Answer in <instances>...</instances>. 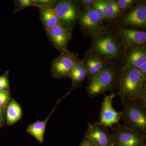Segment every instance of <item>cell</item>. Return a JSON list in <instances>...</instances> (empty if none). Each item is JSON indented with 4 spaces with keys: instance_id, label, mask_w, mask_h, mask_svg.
<instances>
[{
    "instance_id": "obj_1",
    "label": "cell",
    "mask_w": 146,
    "mask_h": 146,
    "mask_svg": "<svg viewBox=\"0 0 146 146\" xmlns=\"http://www.w3.org/2000/svg\"><path fill=\"white\" fill-rule=\"evenodd\" d=\"M146 77L138 69L122 68L117 84L123 101L139 102L146 106Z\"/></svg>"
},
{
    "instance_id": "obj_2",
    "label": "cell",
    "mask_w": 146,
    "mask_h": 146,
    "mask_svg": "<svg viewBox=\"0 0 146 146\" xmlns=\"http://www.w3.org/2000/svg\"><path fill=\"white\" fill-rule=\"evenodd\" d=\"M91 38V47L85 56L99 58L109 64L123 56V49L116 34L105 28Z\"/></svg>"
},
{
    "instance_id": "obj_3",
    "label": "cell",
    "mask_w": 146,
    "mask_h": 146,
    "mask_svg": "<svg viewBox=\"0 0 146 146\" xmlns=\"http://www.w3.org/2000/svg\"><path fill=\"white\" fill-rule=\"evenodd\" d=\"M119 74L112 64L89 79L86 93L89 98H94L106 91H110L117 84Z\"/></svg>"
},
{
    "instance_id": "obj_4",
    "label": "cell",
    "mask_w": 146,
    "mask_h": 146,
    "mask_svg": "<svg viewBox=\"0 0 146 146\" xmlns=\"http://www.w3.org/2000/svg\"><path fill=\"white\" fill-rule=\"evenodd\" d=\"M121 112L125 125L145 135L146 131L145 106L139 102L123 101Z\"/></svg>"
},
{
    "instance_id": "obj_5",
    "label": "cell",
    "mask_w": 146,
    "mask_h": 146,
    "mask_svg": "<svg viewBox=\"0 0 146 146\" xmlns=\"http://www.w3.org/2000/svg\"><path fill=\"white\" fill-rule=\"evenodd\" d=\"M53 8L60 26L72 32L75 24L78 21L80 11L76 1H56Z\"/></svg>"
},
{
    "instance_id": "obj_6",
    "label": "cell",
    "mask_w": 146,
    "mask_h": 146,
    "mask_svg": "<svg viewBox=\"0 0 146 146\" xmlns=\"http://www.w3.org/2000/svg\"><path fill=\"white\" fill-rule=\"evenodd\" d=\"M111 134L114 146H145V135L127 126L117 125Z\"/></svg>"
},
{
    "instance_id": "obj_7",
    "label": "cell",
    "mask_w": 146,
    "mask_h": 146,
    "mask_svg": "<svg viewBox=\"0 0 146 146\" xmlns=\"http://www.w3.org/2000/svg\"><path fill=\"white\" fill-rule=\"evenodd\" d=\"M78 21L84 36L92 37L105 29L93 8V6L80 10Z\"/></svg>"
},
{
    "instance_id": "obj_8",
    "label": "cell",
    "mask_w": 146,
    "mask_h": 146,
    "mask_svg": "<svg viewBox=\"0 0 146 146\" xmlns=\"http://www.w3.org/2000/svg\"><path fill=\"white\" fill-rule=\"evenodd\" d=\"M78 54L70 50L60 53L58 57L52 60L51 72L55 78L69 77L74 66L78 58Z\"/></svg>"
},
{
    "instance_id": "obj_9",
    "label": "cell",
    "mask_w": 146,
    "mask_h": 146,
    "mask_svg": "<svg viewBox=\"0 0 146 146\" xmlns=\"http://www.w3.org/2000/svg\"><path fill=\"white\" fill-rule=\"evenodd\" d=\"M116 34L123 49L134 46H146V32L136 29L119 27Z\"/></svg>"
},
{
    "instance_id": "obj_10",
    "label": "cell",
    "mask_w": 146,
    "mask_h": 146,
    "mask_svg": "<svg viewBox=\"0 0 146 146\" xmlns=\"http://www.w3.org/2000/svg\"><path fill=\"white\" fill-rule=\"evenodd\" d=\"M84 138L94 146H114L111 134L99 122L88 123Z\"/></svg>"
},
{
    "instance_id": "obj_11",
    "label": "cell",
    "mask_w": 146,
    "mask_h": 146,
    "mask_svg": "<svg viewBox=\"0 0 146 146\" xmlns=\"http://www.w3.org/2000/svg\"><path fill=\"white\" fill-rule=\"evenodd\" d=\"M115 96V92L109 95H105L104 100L102 104L99 123L106 128L112 127L115 125L119 124L121 119V112L116 111L112 106V101Z\"/></svg>"
},
{
    "instance_id": "obj_12",
    "label": "cell",
    "mask_w": 146,
    "mask_h": 146,
    "mask_svg": "<svg viewBox=\"0 0 146 146\" xmlns=\"http://www.w3.org/2000/svg\"><path fill=\"white\" fill-rule=\"evenodd\" d=\"M121 23L127 26L145 28L146 4L145 2L138 3L129 12L123 16Z\"/></svg>"
},
{
    "instance_id": "obj_13",
    "label": "cell",
    "mask_w": 146,
    "mask_h": 146,
    "mask_svg": "<svg viewBox=\"0 0 146 146\" xmlns=\"http://www.w3.org/2000/svg\"><path fill=\"white\" fill-rule=\"evenodd\" d=\"M46 33L52 44L60 53L68 50V43L72 37V32L58 26L46 31Z\"/></svg>"
},
{
    "instance_id": "obj_14",
    "label": "cell",
    "mask_w": 146,
    "mask_h": 146,
    "mask_svg": "<svg viewBox=\"0 0 146 146\" xmlns=\"http://www.w3.org/2000/svg\"><path fill=\"white\" fill-rule=\"evenodd\" d=\"M123 57L124 60L122 68L138 69L146 62V46L131 47L123 49Z\"/></svg>"
},
{
    "instance_id": "obj_15",
    "label": "cell",
    "mask_w": 146,
    "mask_h": 146,
    "mask_svg": "<svg viewBox=\"0 0 146 146\" xmlns=\"http://www.w3.org/2000/svg\"><path fill=\"white\" fill-rule=\"evenodd\" d=\"M87 77V70L83 59H78L69 76L72 81L70 91L81 86Z\"/></svg>"
},
{
    "instance_id": "obj_16",
    "label": "cell",
    "mask_w": 146,
    "mask_h": 146,
    "mask_svg": "<svg viewBox=\"0 0 146 146\" xmlns=\"http://www.w3.org/2000/svg\"><path fill=\"white\" fill-rule=\"evenodd\" d=\"M83 60L87 70L88 79L103 70L109 65L101 58L91 56H85Z\"/></svg>"
},
{
    "instance_id": "obj_17",
    "label": "cell",
    "mask_w": 146,
    "mask_h": 146,
    "mask_svg": "<svg viewBox=\"0 0 146 146\" xmlns=\"http://www.w3.org/2000/svg\"><path fill=\"white\" fill-rule=\"evenodd\" d=\"M40 10V20L45 30L60 26L53 7H41Z\"/></svg>"
},
{
    "instance_id": "obj_18",
    "label": "cell",
    "mask_w": 146,
    "mask_h": 146,
    "mask_svg": "<svg viewBox=\"0 0 146 146\" xmlns=\"http://www.w3.org/2000/svg\"><path fill=\"white\" fill-rule=\"evenodd\" d=\"M58 103L59 102H57L56 106ZM56 106H55L52 112L47 119L43 121H39L33 123L29 125L27 128V132L34 137L40 143H42L44 142V135L47 122Z\"/></svg>"
},
{
    "instance_id": "obj_19",
    "label": "cell",
    "mask_w": 146,
    "mask_h": 146,
    "mask_svg": "<svg viewBox=\"0 0 146 146\" xmlns=\"http://www.w3.org/2000/svg\"><path fill=\"white\" fill-rule=\"evenodd\" d=\"M22 109L18 103L14 100L11 101L8 104L6 111L7 124L11 125L17 122L21 119Z\"/></svg>"
},
{
    "instance_id": "obj_20",
    "label": "cell",
    "mask_w": 146,
    "mask_h": 146,
    "mask_svg": "<svg viewBox=\"0 0 146 146\" xmlns=\"http://www.w3.org/2000/svg\"><path fill=\"white\" fill-rule=\"evenodd\" d=\"M121 11L115 0H108V9L105 13V21L111 22L115 20L121 13Z\"/></svg>"
},
{
    "instance_id": "obj_21",
    "label": "cell",
    "mask_w": 146,
    "mask_h": 146,
    "mask_svg": "<svg viewBox=\"0 0 146 146\" xmlns=\"http://www.w3.org/2000/svg\"><path fill=\"white\" fill-rule=\"evenodd\" d=\"M93 7L100 20L103 23V22L105 21L106 16L105 13L102 7L101 0H96Z\"/></svg>"
},
{
    "instance_id": "obj_22",
    "label": "cell",
    "mask_w": 146,
    "mask_h": 146,
    "mask_svg": "<svg viewBox=\"0 0 146 146\" xmlns=\"http://www.w3.org/2000/svg\"><path fill=\"white\" fill-rule=\"evenodd\" d=\"M14 2L15 5L14 12H18L24 9L34 6L33 0H18Z\"/></svg>"
},
{
    "instance_id": "obj_23",
    "label": "cell",
    "mask_w": 146,
    "mask_h": 146,
    "mask_svg": "<svg viewBox=\"0 0 146 146\" xmlns=\"http://www.w3.org/2000/svg\"><path fill=\"white\" fill-rule=\"evenodd\" d=\"M10 95L8 91H0V108L3 110L9 103Z\"/></svg>"
},
{
    "instance_id": "obj_24",
    "label": "cell",
    "mask_w": 146,
    "mask_h": 146,
    "mask_svg": "<svg viewBox=\"0 0 146 146\" xmlns=\"http://www.w3.org/2000/svg\"><path fill=\"white\" fill-rule=\"evenodd\" d=\"M34 3V6L37 7L39 8L41 7H54L56 1L52 0H33Z\"/></svg>"
},
{
    "instance_id": "obj_25",
    "label": "cell",
    "mask_w": 146,
    "mask_h": 146,
    "mask_svg": "<svg viewBox=\"0 0 146 146\" xmlns=\"http://www.w3.org/2000/svg\"><path fill=\"white\" fill-rule=\"evenodd\" d=\"M116 1L118 7L121 11L129 8L136 2V1L134 0H118Z\"/></svg>"
},
{
    "instance_id": "obj_26",
    "label": "cell",
    "mask_w": 146,
    "mask_h": 146,
    "mask_svg": "<svg viewBox=\"0 0 146 146\" xmlns=\"http://www.w3.org/2000/svg\"><path fill=\"white\" fill-rule=\"evenodd\" d=\"M9 84L7 77V73L0 76V91H8Z\"/></svg>"
},
{
    "instance_id": "obj_27",
    "label": "cell",
    "mask_w": 146,
    "mask_h": 146,
    "mask_svg": "<svg viewBox=\"0 0 146 146\" xmlns=\"http://www.w3.org/2000/svg\"><path fill=\"white\" fill-rule=\"evenodd\" d=\"M96 0H79L76 1L79 6H81L83 9H86L92 7L94 5Z\"/></svg>"
},
{
    "instance_id": "obj_28",
    "label": "cell",
    "mask_w": 146,
    "mask_h": 146,
    "mask_svg": "<svg viewBox=\"0 0 146 146\" xmlns=\"http://www.w3.org/2000/svg\"><path fill=\"white\" fill-rule=\"evenodd\" d=\"M138 70L141 72V74L146 77V62L143 63L142 65L139 67Z\"/></svg>"
},
{
    "instance_id": "obj_29",
    "label": "cell",
    "mask_w": 146,
    "mask_h": 146,
    "mask_svg": "<svg viewBox=\"0 0 146 146\" xmlns=\"http://www.w3.org/2000/svg\"><path fill=\"white\" fill-rule=\"evenodd\" d=\"M4 123V115L3 110L0 108V127L3 125Z\"/></svg>"
},
{
    "instance_id": "obj_30",
    "label": "cell",
    "mask_w": 146,
    "mask_h": 146,
    "mask_svg": "<svg viewBox=\"0 0 146 146\" xmlns=\"http://www.w3.org/2000/svg\"><path fill=\"white\" fill-rule=\"evenodd\" d=\"M80 146H94L89 142V140L84 138L83 141L82 142Z\"/></svg>"
},
{
    "instance_id": "obj_31",
    "label": "cell",
    "mask_w": 146,
    "mask_h": 146,
    "mask_svg": "<svg viewBox=\"0 0 146 146\" xmlns=\"http://www.w3.org/2000/svg\"></svg>"
},
{
    "instance_id": "obj_32",
    "label": "cell",
    "mask_w": 146,
    "mask_h": 146,
    "mask_svg": "<svg viewBox=\"0 0 146 146\" xmlns=\"http://www.w3.org/2000/svg\"></svg>"
}]
</instances>
